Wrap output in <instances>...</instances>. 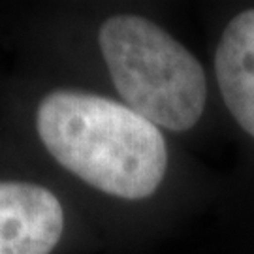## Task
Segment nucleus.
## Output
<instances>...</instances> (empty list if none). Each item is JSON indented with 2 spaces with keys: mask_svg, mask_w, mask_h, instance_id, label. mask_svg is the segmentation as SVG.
Returning <instances> with one entry per match:
<instances>
[{
  "mask_svg": "<svg viewBox=\"0 0 254 254\" xmlns=\"http://www.w3.org/2000/svg\"><path fill=\"white\" fill-rule=\"evenodd\" d=\"M42 143L57 162L123 200L153 196L168 170L160 128L136 111L81 91H53L36 113Z\"/></svg>",
  "mask_w": 254,
  "mask_h": 254,
  "instance_id": "nucleus-1",
  "label": "nucleus"
},
{
  "mask_svg": "<svg viewBox=\"0 0 254 254\" xmlns=\"http://www.w3.org/2000/svg\"><path fill=\"white\" fill-rule=\"evenodd\" d=\"M98 44L132 111L172 132L198 125L207 104V77L179 40L145 17L115 15L102 23Z\"/></svg>",
  "mask_w": 254,
  "mask_h": 254,
  "instance_id": "nucleus-2",
  "label": "nucleus"
},
{
  "mask_svg": "<svg viewBox=\"0 0 254 254\" xmlns=\"http://www.w3.org/2000/svg\"><path fill=\"white\" fill-rule=\"evenodd\" d=\"M63 228V205L51 190L0 181V254H49Z\"/></svg>",
  "mask_w": 254,
  "mask_h": 254,
  "instance_id": "nucleus-3",
  "label": "nucleus"
},
{
  "mask_svg": "<svg viewBox=\"0 0 254 254\" xmlns=\"http://www.w3.org/2000/svg\"><path fill=\"white\" fill-rule=\"evenodd\" d=\"M215 75L230 115L254 139V8L224 27L215 51Z\"/></svg>",
  "mask_w": 254,
  "mask_h": 254,
  "instance_id": "nucleus-4",
  "label": "nucleus"
}]
</instances>
